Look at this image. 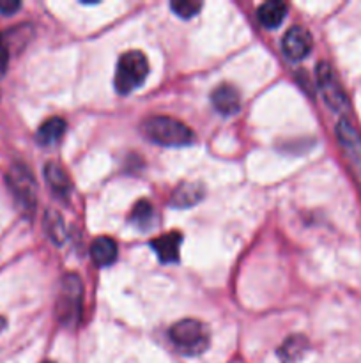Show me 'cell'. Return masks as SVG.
Listing matches in <instances>:
<instances>
[{"label":"cell","mask_w":361,"mask_h":363,"mask_svg":"<svg viewBox=\"0 0 361 363\" xmlns=\"http://www.w3.org/2000/svg\"><path fill=\"white\" fill-rule=\"evenodd\" d=\"M149 74L147 57L138 50H131L120 55L115 69V89L119 94H130L140 87Z\"/></svg>","instance_id":"cell-3"},{"label":"cell","mask_w":361,"mask_h":363,"mask_svg":"<svg viewBox=\"0 0 361 363\" xmlns=\"http://www.w3.org/2000/svg\"><path fill=\"white\" fill-rule=\"evenodd\" d=\"M21 7L20 2L16 0H0V11L4 14H13L14 11H18Z\"/></svg>","instance_id":"cell-21"},{"label":"cell","mask_w":361,"mask_h":363,"mask_svg":"<svg viewBox=\"0 0 361 363\" xmlns=\"http://www.w3.org/2000/svg\"><path fill=\"white\" fill-rule=\"evenodd\" d=\"M304 350H306V340H304L303 337H290V339L283 344V347L278 353L285 362H294L297 360V358H301Z\"/></svg>","instance_id":"cell-18"},{"label":"cell","mask_w":361,"mask_h":363,"mask_svg":"<svg viewBox=\"0 0 361 363\" xmlns=\"http://www.w3.org/2000/svg\"><path fill=\"white\" fill-rule=\"evenodd\" d=\"M45 230L50 236V240L55 245H62L66 241V229H64V222L60 215L55 211H48L45 216Z\"/></svg>","instance_id":"cell-17"},{"label":"cell","mask_w":361,"mask_h":363,"mask_svg":"<svg viewBox=\"0 0 361 363\" xmlns=\"http://www.w3.org/2000/svg\"><path fill=\"white\" fill-rule=\"evenodd\" d=\"M7 64H9V46H7L4 35L0 34V71H6Z\"/></svg>","instance_id":"cell-20"},{"label":"cell","mask_w":361,"mask_h":363,"mask_svg":"<svg viewBox=\"0 0 361 363\" xmlns=\"http://www.w3.org/2000/svg\"><path fill=\"white\" fill-rule=\"evenodd\" d=\"M81 298H84V286L80 277L74 273L64 275L60 282V294L57 301V315L64 326L78 325L81 318Z\"/></svg>","instance_id":"cell-4"},{"label":"cell","mask_w":361,"mask_h":363,"mask_svg":"<svg viewBox=\"0 0 361 363\" xmlns=\"http://www.w3.org/2000/svg\"><path fill=\"white\" fill-rule=\"evenodd\" d=\"M4 328H6V319H4V318H0V332H2Z\"/></svg>","instance_id":"cell-22"},{"label":"cell","mask_w":361,"mask_h":363,"mask_svg":"<svg viewBox=\"0 0 361 363\" xmlns=\"http://www.w3.org/2000/svg\"><path fill=\"white\" fill-rule=\"evenodd\" d=\"M282 52L287 59L301 60L311 52V35L306 28L290 27L282 39Z\"/></svg>","instance_id":"cell-7"},{"label":"cell","mask_w":361,"mask_h":363,"mask_svg":"<svg viewBox=\"0 0 361 363\" xmlns=\"http://www.w3.org/2000/svg\"><path fill=\"white\" fill-rule=\"evenodd\" d=\"M42 363H53V362H42Z\"/></svg>","instance_id":"cell-23"},{"label":"cell","mask_w":361,"mask_h":363,"mask_svg":"<svg viewBox=\"0 0 361 363\" xmlns=\"http://www.w3.org/2000/svg\"><path fill=\"white\" fill-rule=\"evenodd\" d=\"M287 16V4L280 0H269L264 2L257 11V18L265 28H276L282 25Z\"/></svg>","instance_id":"cell-12"},{"label":"cell","mask_w":361,"mask_h":363,"mask_svg":"<svg viewBox=\"0 0 361 363\" xmlns=\"http://www.w3.org/2000/svg\"><path fill=\"white\" fill-rule=\"evenodd\" d=\"M91 255L92 261L98 266L113 264L117 259V243L112 238H98V240H94V243L91 245Z\"/></svg>","instance_id":"cell-14"},{"label":"cell","mask_w":361,"mask_h":363,"mask_svg":"<svg viewBox=\"0 0 361 363\" xmlns=\"http://www.w3.org/2000/svg\"><path fill=\"white\" fill-rule=\"evenodd\" d=\"M212 106L223 116H234L241 110V96L234 85L219 84L211 94Z\"/></svg>","instance_id":"cell-9"},{"label":"cell","mask_w":361,"mask_h":363,"mask_svg":"<svg viewBox=\"0 0 361 363\" xmlns=\"http://www.w3.org/2000/svg\"><path fill=\"white\" fill-rule=\"evenodd\" d=\"M173 13L180 18H193L198 11L202 9V4L200 2H190V0H177V2L170 4Z\"/></svg>","instance_id":"cell-19"},{"label":"cell","mask_w":361,"mask_h":363,"mask_svg":"<svg viewBox=\"0 0 361 363\" xmlns=\"http://www.w3.org/2000/svg\"><path fill=\"white\" fill-rule=\"evenodd\" d=\"M64 131H66V121L62 117H50L39 126L35 138H38V144L53 145L62 138Z\"/></svg>","instance_id":"cell-15"},{"label":"cell","mask_w":361,"mask_h":363,"mask_svg":"<svg viewBox=\"0 0 361 363\" xmlns=\"http://www.w3.org/2000/svg\"><path fill=\"white\" fill-rule=\"evenodd\" d=\"M204 199V186L198 183H183L173 190L170 197L172 208H191Z\"/></svg>","instance_id":"cell-11"},{"label":"cell","mask_w":361,"mask_h":363,"mask_svg":"<svg viewBox=\"0 0 361 363\" xmlns=\"http://www.w3.org/2000/svg\"><path fill=\"white\" fill-rule=\"evenodd\" d=\"M183 243V236L176 230L161 234L151 241V248L158 254L161 262H177L179 261V248Z\"/></svg>","instance_id":"cell-10"},{"label":"cell","mask_w":361,"mask_h":363,"mask_svg":"<svg viewBox=\"0 0 361 363\" xmlns=\"http://www.w3.org/2000/svg\"><path fill=\"white\" fill-rule=\"evenodd\" d=\"M145 137L159 145H168V147H180V145H190L195 140V135L190 128L180 121L168 116H152L142 123Z\"/></svg>","instance_id":"cell-1"},{"label":"cell","mask_w":361,"mask_h":363,"mask_svg":"<svg viewBox=\"0 0 361 363\" xmlns=\"http://www.w3.org/2000/svg\"><path fill=\"white\" fill-rule=\"evenodd\" d=\"M7 183L18 204L23 211L32 213L35 209V199H38V186L30 170L25 165H13L7 174Z\"/></svg>","instance_id":"cell-5"},{"label":"cell","mask_w":361,"mask_h":363,"mask_svg":"<svg viewBox=\"0 0 361 363\" xmlns=\"http://www.w3.org/2000/svg\"><path fill=\"white\" fill-rule=\"evenodd\" d=\"M156 213L151 202L140 201L134 204L133 211H131V223L140 230H149L152 227V220H154Z\"/></svg>","instance_id":"cell-16"},{"label":"cell","mask_w":361,"mask_h":363,"mask_svg":"<svg viewBox=\"0 0 361 363\" xmlns=\"http://www.w3.org/2000/svg\"><path fill=\"white\" fill-rule=\"evenodd\" d=\"M168 335L173 346L188 357L202 354L209 346V330L198 319H183L176 323Z\"/></svg>","instance_id":"cell-2"},{"label":"cell","mask_w":361,"mask_h":363,"mask_svg":"<svg viewBox=\"0 0 361 363\" xmlns=\"http://www.w3.org/2000/svg\"><path fill=\"white\" fill-rule=\"evenodd\" d=\"M336 138H338L340 145H342L343 152L350 160V163L356 169H361V135L345 117H342L336 124Z\"/></svg>","instance_id":"cell-8"},{"label":"cell","mask_w":361,"mask_h":363,"mask_svg":"<svg viewBox=\"0 0 361 363\" xmlns=\"http://www.w3.org/2000/svg\"><path fill=\"white\" fill-rule=\"evenodd\" d=\"M45 177L46 183L50 184L52 191L59 197L66 199L71 191V179L67 177V174L64 172V169L57 163H48L45 167Z\"/></svg>","instance_id":"cell-13"},{"label":"cell","mask_w":361,"mask_h":363,"mask_svg":"<svg viewBox=\"0 0 361 363\" xmlns=\"http://www.w3.org/2000/svg\"><path fill=\"white\" fill-rule=\"evenodd\" d=\"M317 85L329 108L335 110V112H343V110L349 108L345 92H343L335 71L328 62H321L317 66Z\"/></svg>","instance_id":"cell-6"}]
</instances>
